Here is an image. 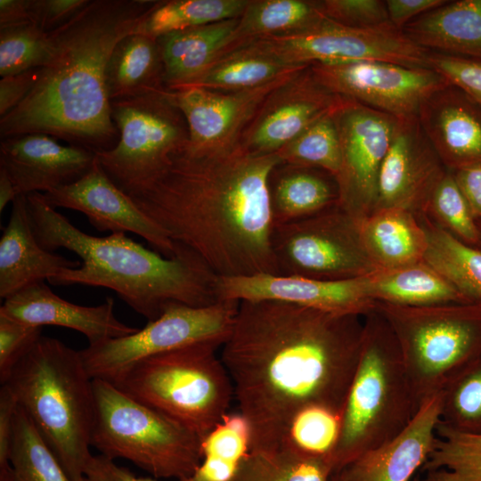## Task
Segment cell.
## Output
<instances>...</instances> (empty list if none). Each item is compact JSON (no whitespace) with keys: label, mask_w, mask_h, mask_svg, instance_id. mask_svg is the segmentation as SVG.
Returning a JSON list of instances; mask_svg holds the SVG:
<instances>
[{"label":"cell","mask_w":481,"mask_h":481,"mask_svg":"<svg viewBox=\"0 0 481 481\" xmlns=\"http://www.w3.org/2000/svg\"><path fill=\"white\" fill-rule=\"evenodd\" d=\"M90 0H29L32 24L50 33L72 20Z\"/></svg>","instance_id":"obj_48"},{"label":"cell","mask_w":481,"mask_h":481,"mask_svg":"<svg viewBox=\"0 0 481 481\" xmlns=\"http://www.w3.org/2000/svg\"><path fill=\"white\" fill-rule=\"evenodd\" d=\"M29 0H0V29L30 24Z\"/></svg>","instance_id":"obj_54"},{"label":"cell","mask_w":481,"mask_h":481,"mask_svg":"<svg viewBox=\"0 0 481 481\" xmlns=\"http://www.w3.org/2000/svg\"><path fill=\"white\" fill-rule=\"evenodd\" d=\"M269 195L273 226L310 216L339 200L333 175L322 169L283 163L271 173Z\"/></svg>","instance_id":"obj_29"},{"label":"cell","mask_w":481,"mask_h":481,"mask_svg":"<svg viewBox=\"0 0 481 481\" xmlns=\"http://www.w3.org/2000/svg\"><path fill=\"white\" fill-rule=\"evenodd\" d=\"M307 67L287 65L252 45H243L219 56L199 77L183 88L242 91L265 85Z\"/></svg>","instance_id":"obj_32"},{"label":"cell","mask_w":481,"mask_h":481,"mask_svg":"<svg viewBox=\"0 0 481 481\" xmlns=\"http://www.w3.org/2000/svg\"><path fill=\"white\" fill-rule=\"evenodd\" d=\"M239 18L174 31L157 38L164 64L165 87L177 90L199 77L224 53Z\"/></svg>","instance_id":"obj_26"},{"label":"cell","mask_w":481,"mask_h":481,"mask_svg":"<svg viewBox=\"0 0 481 481\" xmlns=\"http://www.w3.org/2000/svg\"><path fill=\"white\" fill-rule=\"evenodd\" d=\"M43 196L53 208L85 214L100 232L135 233L166 257H173L177 252V245L110 179L97 159L81 178Z\"/></svg>","instance_id":"obj_18"},{"label":"cell","mask_w":481,"mask_h":481,"mask_svg":"<svg viewBox=\"0 0 481 481\" xmlns=\"http://www.w3.org/2000/svg\"><path fill=\"white\" fill-rule=\"evenodd\" d=\"M412 481H423L422 478L419 476V475H416Z\"/></svg>","instance_id":"obj_58"},{"label":"cell","mask_w":481,"mask_h":481,"mask_svg":"<svg viewBox=\"0 0 481 481\" xmlns=\"http://www.w3.org/2000/svg\"><path fill=\"white\" fill-rule=\"evenodd\" d=\"M447 2V0H387L386 5L391 24L403 30L412 20Z\"/></svg>","instance_id":"obj_51"},{"label":"cell","mask_w":481,"mask_h":481,"mask_svg":"<svg viewBox=\"0 0 481 481\" xmlns=\"http://www.w3.org/2000/svg\"><path fill=\"white\" fill-rule=\"evenodd\" d=\"M2 385L14 395L68 475L83 480L93 457L95 399L80 351L42 336Z\"/></svg>","instance_id":"obj_5"},{"label":"cell","mask_w":481,"mask_h":481,"mask_svg":"<svg viewBox=\"0 0 481 481\" xmlns=\"http://www.w3.org/2000/svg\"><path fill=\"white\" fill-rule=\"evenodd\" d=\"M419 215L462 242L481 249L477 222L448 169L434 186Z\"/></svg>","instance_id":"obj_42"},{"label":"cell","mask_w":481,"mask_h":481,"mask_svg":"<svg viewBox=\"0 0 481 481\" xmlns=\"http://www.w3.org/2000/svg\"><path fill=\"white\" fill-rule=\"evenodd\" d=\"M18 402L6 385L0 389V468L9 464L14 416Z\"/></svg>","instance_id":"obj_52"},{"label":"cell","mask_w":481,"mask_h":481,"mask_svg":"<svg viewBox=\"0 0 481 481\" xmlns=\"http://www.w3.org/2000/svg\"><path fill=\"white\" fill-rule=\"evenodd\" d=\"M187 143L163 170L124 192L217 277L279 274L269 195L279 156L253 154L240 143L208 152Z\"/></svg>","instance_id":"obj_2"},{"label":"cell","mask_w":481,"mask_h":481,"mask_svg":"<svg viewBox=\"0 0 481 481\" xmlns=\"http://www.w3.org/2000/svg\"><path fill=\"white\" fill-rule=\"evenodd\" d=\"M29 220L42 248H62L81 258L77 268L65 269L49 282L112 289L148 322L160 316L171 303L206 306L218 302V277L192 250L176 244L173 257L150 250L127 237L89 235L57 212L43 193L26 195Z\"/></svg>","instance_id":"obj_4"},{"label":"cell","mask_w":481,"mask_h":481,"mask_svg":"<svg viewBox=\"0 0 481 481\" xmlns=\"http://www.w3.org/2000/svg\"><path fill=\"white\" fill-rule=\"evenodd\" d=\"M221 346L200 343L151 355L107 381L203 439L228 413L234 397L216 355Z\"/></svg>","instance_id":"obj_7"},{"label":"cell","mask_w":481,"mask_h":481,"mask_svg":"<svg viewBox=\"0 0 481 481\" xmlns=\"http://www.w3.org/2000/svg\"><path fill=\"white\" fill-rule=\"evenodd\" d=\"M330 481H345L342 477L338 474H333L330 477Z\"/></svg>","instance_id":"obj_57"},{"label":"cell","mask_w":481,"mask_h":481,"mask_svg":"<svg viewBox=\"0 0 481 481\" xmlns=\"http://www.w3.org/2000/svg\"><path fill=\"white\" fill-rule=\"evenodd\" d=\"M428 65L481 104V60L429 52Z\"/></svg>","instance_id":"obj_47"},{"label":"cell","mask_w":481,"mask_h":481,"mask_svg":"<svg viewBox=\"0 0 481 481\" xmlns=\"http://www.w3.org/2000/svg\"><path fill=\"white\" fill-rule=\"evenodd\" d=\"M249 0L157 1L133 33L152 38L174 32L240 17Z\"/></svg>","instance_id":"obj_36"},{"label":"cell","mask_w":481,"mask_h":481,"mask_svg":"<svg viewBox=\"0 0 481 481\" xmlns=\"http://www.w3.org/2000/svg\"><path fill=\"white\" fill-rule=\"evenodd\" d=\"M476 220H481V164L449 170Z\"/></svg>","instance_id":"obj_50"},{"label":"cell","mask_w":481,"mask_h":481,"mask_svg":"<svg viewBox=\"0 0 481 481\" xmlns=\"http://www.w3.org/2000/svg\"><path fill=\"white\" fill-rule=\"evenodd\" d=\"M19 196L16 188L7 172L0 167V212L2 213L6 205Z\"/></svg>","instance_id":"obj_55"},{"label":"cell","mask_w":481,"mask_h":481,"mask_svg":"<svg viewBox=\"0 0 481 481\" xmlns=\"http://www.w3.org/2000/svg\"><path fill=\"white\" fill-rule=\"evenodd\" d=\"M323 15L344 26L377 29L393 26L386 1L382 0H323L318 1Z\"/></svg>","instance_id":"obj_45"},{"label":"cell","mask_w":481,"mask_h":481,"mask_svg":"<svg viewBox=\"0 0 481 481\" xmlns=\"http://www.w3.org/2000/svg\"><path fill=\"white\" fill-rule=\"evenodd\" d=\"M264 53L291 66L379 61L429 68L430 51L412 41L394 26L360 29L325 18L300 31L249 41Z\"/></svg>","instance_id":"obj_13"},{"label":"cell","mask_w":481,"mask_h":481,"mask_svg":"<svg viewBox=\"0 0 481 481\" xmlns=\"http://www.w3.org/2000/svg\"><path fill=\"white\" fill-rule=\"evenodd\" d=\"M328 461L287 445L270 451H249L233 481H330Z\"/></svg>","instance_id":"obj_38"},{"label":"cell","mask_w":481,"mask_h":481,"mask_svg":"<svg viewBox=\"0 0 481 481\" xmlns=\"http://www.w3.org/2000/svg\"><path fill=\"white\" fill-rule=\"evenodd\" d=\"M111 118L119 133L117 145L95 153L110 179L123 192L156 175L171 154L189 141L181 110L167 88L110 102Z\"/></svg>","instance_id":"obj_10"},{"label":"cell","mask_w":481,"mask_h":481,"mask_svg":"<svg viewBox=\"0 0 481 481\" xmlns=\"http://www.w3.org/2000/svg\"><path fill=\"white\" fill-rule=\"evenodd\" d=\"M376 306L397 339L419 406L481 355L479 303Z\"/></svg>","instance_id":"obj_9"},{"label":"cell","mask_w":481,"mask_h":481,"mask_svg":"<svg viewBox=\"0 0 481 481\" xmlns=\"http://www.w3.org/2000/svg\"><path fill=\"white\" fill-rule=\"evenodd\" d=\"M87 481H155L133 474L128 469L120 467L114 460L103 455L94 456L85 472Z\"/></svg>","instance_id":"obj_53"},{"label":"cell","mask_w":481,"mask_h":481,"mask_svg":"<svg viewBox=\"0 0 481 481\" xmlns=\"http://www.w3.org/2000/svg\"><path fill=\"white\" fill-rule=\"evenodd\" d=\"M417 216L428 237L424 261L470 302L481 304V249L462 242L425 216Z\"/></svg>","instance_id":"obj_34"},{"label":"cell","mask_w":481,"mask_h":481,"mask_svg":"<svg viewBox=\"0 0 481 481\" xmlns=\"http://www.w3.org/2000/svg\"><path fill=\"white\" fill-rule=\"evenodd\" d=\"M446 170L418 117L397 118L379 175L375 210L399 208L420 214Z\"/></svg>","instance_id":"obj_19"},{"label":"cell","mask_w":481,"mask_h":481,"mask_svg":"<svg viewBox=\"0 0 481 481\" xmlns=\"http://www.w3.org/2000/svg\"><path fill=\"white\" fill-rule=\"evenodd\" d=\"M420 471L423 481H481V434L438 424L433 451Z\"/></svg>","instance_id":"obj_37"},{"label":"cell","mask_w":481,"mask_h":481,"mask_svg":"<svg viewBox=\"0 0 481 481\" xmlns=\"http://www.w3.org/2000/svg\"><path fill=\"white\" fill-rule=\"evenodd\" d=\"M325 18L318 1L249 0L223 54L259 37L312 28Z\"/></svg>","instance_id":"obj_33"},{"label":"cell","mask_w":481,"mask_h":481,"mask_svg":"<svg viewBox=\"0 0 481 481\" xmlns=\"http://www.w3.org/2000/svg\"><path fill=\"white\" fill-rule=\"evenodd\" d=\"M419 122L448 170L481 164V104L449 84L421 106Z\"/></svg>","instance_id":"obj_24"},{"label":"cell","mask_w":481,"mask_h":481,"mask_svg":"<svg viewBox=\"0 0 481 481\" xmlns=\"http://www.w3.org/2000/svg\"><path fill=\"white\" fill-rule=\"evenodd\" d=\"M52 50L51 34L32 23L1 28V77L43 67L49 61Z\"/></svg>","instance_id":"obj_43"},{"label":"cell","mask_w":481,"mask_h":481,"mask_svg":"<svg viewBox=\"0 0 481 481\" xmlns=\"http://www.w3.org/2000/svg\"><path fill=\"white\" fill-rule=\"evenodd\" d=\"M156 3L90 0L50 32L51 57L25 99L0 118L1 139L45 134L94 153L114 148L119 133L111 118L107 64L116 45Z\"/></svg>","instance_id":"obj_3"},{"label":"cell","mask_w":481,"mask_h":481,"mask_svg":"<svg viewBox=\"0 0 481 481\" xmlns=\"http://www.w3.org/2000/svg\"><path fill=\"white\" fill-rule=\"evenodd\" d=\"M359 224L363 243L377 270L424 261L428 237L412 211L399 208L376 209L360 219Z\"/></svg>","instance_id":"obj_28"},{"label":"cell","mask_w":481,"mask_h":481,"mask_svg":"<svg viewBox=\"0 0 481 481\" xmlns=\"http://www.w3.org/2000/svg\"><path fill=\"white\" fill-rule=\"evenodd\" d=\"M9 464L16 481H77L68 475L19 404L14 416Z\"/></svg>","instance_id":"obj_39"},{"label":"cell","mask_w":481,"mask_h":481,"mask_svg":"<svg viewBox=\"0 0 481 481\" xmlns=\"http://www.w3.org/2000/svg\"><path fill=\"white\" fill-rule=\"evenodd\" d=\"M250 450V432L240 412L227 413L202 440V461L188 477L176 481H233Z\"/></svg>","instance_id":"obj_35"},{"label":"cell","mask_w":481,"mask_h":481,"mask_svg":"<svg viewBox=\"0 0 481 481\" xmlns=\"http://www.w3.org/2000/svg\"><path fill=\"white\" fill-rule=\"evenodd\" d=\"M477 222L478 227H479L480 231H481V220H477Z\"/></svg>","instance_id":"obj_59"},{"label":"cell","mask_w":481,"mask_h":481,"mask_svg":"<svg viewBox=\"0 0 481 481\" xmlns=\"http://www.w3.org/2000/svg\"><path fill=\"white\" fill-rule=\"evenodd\" d=\"M366 276L336 281L268 273L218 277L216 291L218 300H279L334 314L364 315L376 306Z\"/></svg>","instance_id":"obj_20"},{"label":"cell","mask_w":481,"mask_h":481,"mask_svg":"<svg viewBox=\"0 0 481 481\" xmlns=\"http://www.w3.org/2000/svg\"><path fill=\"white\" fill-rule=\"evenodd\" d=\"M366 281L376 303L404 306L473 303L425 261L376 270L366 276Z\"/></svg>","instance_id":"obj_30"},{"label":"cell","mask_w":481,"mask_h":481,"mask_svg":"<svg viewBox=\"0 0 481 481\" xmlns=\"http://www.w3.org/2000/svg\"><path fill=\"white\" fill-rule=\"evenodd\" d=\"M296 73L257 87L235 92L200 87L167 89L187 123V145L194 151L207 152L236 146L267 96Z\"/></svg>","instance_id":"obj_17"},{"label":"cell","mask_w":481,"mask_h":481,"mask_svg":"<svg viewBox=\"0 0 481 481\" xmlns=\"http://www.w3.org/2000/svg\"><path fill=\"white\" fill-rule=\"evenodd\" d=\"M309 68L330 92L396 118L418 117L422 104L450 84L430 68L379 61L316 63Z\"/></svg>","instance_id":"obj_14"},{"label":"cell","mask_w":481,"mask_h":481,"mask_svg":"<svg viewBox=\"0 0 481 481\" xmlns=\"http://www.w3.org/2000/svg\"><path fill=\"white\" fill-rule=\"evenodd\" d=\"M95 411L91 446L102 455L126 459L152 476L183 479L202 461V438L110 382L93 379Z\"/></svg>","instance_id":"obj_8"},{"label":"cell","mask_w":481,"mask_h":481,"mask_svg":"<svg viewBox=\"0 0 481 481\" xmlns=\"http://www.w3.org/2000/svg\"><path fill=\"white\" fill-rule=\"evenodd\" d=\"M39 69H32L0 80V117L17 107L36 84Z\"/></svg>","instance_id":"obj_49"},{"label":"cell","mask_w":481,"mask_h":481,"mask_svg":"<svg viewBox=\"0 0 481 481\" xmlns=\"http://www.w3.org/2000/svg\"><path fill=\"white\" fill-rule=\"evenodd\" d=\"M363 316L279 300L240 301L220 358L249 427V451L283 446L293 418L306 407L342 415Z\"/></svg>","instance_id":"obj_1"},{"label":"cell","mask_w":481,"mask_h":481,"mask_svg":"<svg viewBox=\"0 0 481 481\" xmlns=\"http://www.w3.org/2000/svg\"><path fill=\"white\" fill-rule=\"evenodd\" d=\"M438 424L461 433L481 434V355L442 389Z\"/></svg>","instance_id":"obj_40"},{"label":"cell","mask_w":481,"mask_h":481,"mask_svg":"<svg viewBox=\"0 0 481 481\" xmlns=\"http://www.w3.org/2000/svg\"><path fill=\"white\" fill-rule=\"evenodd\" d=\"M237 300L206 306L168 304L160 316L135 333L89 345L80 350L91 379L110 380L145 357L200 343L223 345L232 330Z\"/></svg>","instance_id":"obj_12"},{"label":"cell","mask_w":481,"mask_h":481,"mask_svg":"<svg viewBox=\"0 0 481 481\" xmlns=\"http://www.w3.org/2000/svg\"><path fill=\"white\" fill-rule=\"evenodd\" d=\"M340 424L341 416L333 412L320 406L306 407L293 418L284 445L328 461L337 444Z\"/></svg>","instance_id":"obj_44"},{"label":"cell","mask_w":481,"mask_h":481,"mask_svg":"<svg viewBox=\"0 0 481 481\" xmlns=\"http://www.w3.org/2000/svg\"><path fill=\"white\" fill-rule=\"evenodd\" d=\"M80 265V261L40 246L29 224L26 195H19L0 239V298L4 300L31 284L49 281L61 271Z\"/></svg>","instance_id":"obj_25"},{"label":"cell","mask_w":481,"mask_h":481,"mask_svg":"<svg viewBox=\"0 0 481 481\" xmlns=\"http://www.w3.org/2000/svg\"><path fill=\"white\" fill-rule=\"evenodd\" d=\"M96 160L85 148L61 145L45 134L4 138L0 143V167L12 179L19 195L46 193L85 175Z\"/></svg>","instance_id":"obj_21"},{"label":"cell","mask_w":481,"mask_h":481,"mask_svg":"<svg viewBox=\"0 0 481 481\" xmlns=\"http://www.w3.org/2000/svg\"><path fill=\"white\" fill-rule=\"evenodd\" d=\"M0 481H16L10 465L0 468Z\"/></svg>","instance_id":"obj_56"},{"label":"cell","mask_w":481,"mask_h":481,"mask_svg":"<svg viewBox=\"0 0 481 481\" xmlns=\"http://www.w3.org/2000/svg\"><path fill=\"white\" fill-rule=\"evenodd\" d=\"M403 32L430 52L481 60V0L448 1L409 22Z\"/></svg>","instance_id":"obj_27"},{"label":"cell","mask_w":481,"mask_h":481,"mask_svg":"<svg viewBox=\"0 0 481 481\" xmlns=\"http://www.w3.org/2000/svg\"><path fill=\"white\" fill-rule=\"evenodd\" d=\"M359 222L338 204L274 225L272 249L279 274L336 281L372 273L377 268L363 243Z\"/></svg>","instance_id":"obj_11"},{"label":"cell","mask_w":481,"mask_h":481,"mask_svg":"<svg viewBox=\"0 0 481 481\" xmlns=\"http://www.w3.org/2000/svg\"><path fill=\"white\" fill-rule=\"evenodd\" d=\"M360 358L341 415L332 473L396 437L419 409L388 322L377 306L363 316Z\"/></svg>","instance_id":"obj_6"},{"label":"cell","mask_w":481,"mask_h":481,"mask_svg":"<svg viewBox=\"0 0 481 481\" xmlns=\"http://www.w3.org/2000/svg\"><path fill=\"white\" fill-rule=\"evenodd\" d=\"M334 118L342 152L338 205L362 219L375 210L379 175L397 118L350 99Z\"/></svg>","instance_id":"obj_15"},{"label":"cell","mask_w":481,"mask_h":481,"mask_svg":"<svg viewBox=\"0 0 481 481\" xmlns=\"http://www.w3.org/2000/svg\"><path fill=\"white\" fill-rule=\"evenodd\" d=\"M441 392L424 400L405 429L355 460L338 474L345 481H412L433 451Z\"/></svg>","instance_id":"obj_23"},{"label":"cell","mask_w":481,"mask_h":481,"mask_svg":"<svg viewBox=\"0 0 481 481\" xmlns=\"http://www.w3.org/2000/svg\"><path fill=\"white\" fill-rule=\"evenodd\" d=\"M335 113L319 119L280 149L276 154L281 163L322 169L336 178L342 152Z\"/></svg>","instance_id":"obj_41"},{"label":"cell","mask_w":481,"mask_h":481,"mask_svg":"<svg viewBox=\"0 0 481 481\" xmlns=\"http://www.w3.org/2000/svg\"><path fill=\"white\" fill-rule=\"evenodd\" d=\"M0 317L39 327L71 329L84 334L89 345L126 337L139 330L115 316L112 298L95 306H79L53 293L45 281L31 284L4 299Z\"/></svg>","instance_id":"obj_22"},{"label":"cell","mask_w":481,"mask_h":481,"mask_svg":"<svg viewBox=\"0 0 481 481\" xmlns=\"http://www.w3.org/2000/svg\"><path fill=\"white\" fill-rule=\"evenodd\" d=\"M347 101L322 86L308 66L267 96L240 143L253 154L276 153L314 123L337 112Z\"/></svg>","instance_id":"obj_16"},{"label":"cell","mask_w":481,"mask_h":481,"mask_svg":"<svg viewBox=\"0 0 481 481\" xmlns=\"http://www.w3.org/2000/svg\"><path fill=\"white\" fill-rule=\"evenodd\" d=\"M42 328L0 317V382L42 337Z\"/></svg>","instance_id":"obj_46"},{"label":"cell","mask_w":481,"mask_h":481,"mask_svg":"<svg viewBox=\"0 0 481 481\" xmlns=\"http://www.w3.org/2000/svg\"><path fill=\"white\" fill-rule=\"evenodd\" d=\"M110 102L162 90L164 64L157 39L131 33L114 47L106 68Z\"/></svg>","instance_id":"obj_31"}]
</instances>
